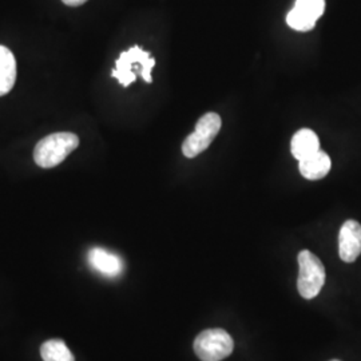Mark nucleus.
Instances as JSON below:
<instances>
[{"mask_svg":"<svg viewBox=\"0 0 361 361\" xmlns=\"http://www.w3.org/2000/svg\"><path fill=\"white\" fill-rule=\"evenodd\" d=\"M79 146V138L74 133H54L39 141L34 149V161L43 169H52L62 164Z\"/></svg>","mask_w":361,"mask_h":361,"instance_id":"f257e3e1","label":"nucleus"},{"mask_svg":"<svg viewBox=\"0 0 361 361\" xmlns=\"http://www.w3.org/2000/svg\"><path fill=\"white\" fill-rule=\"evenodd\" d=\"M142 66V75L145 82L152 83V70L155 66V59L150 55V52L143 51L140 46H134L128 51H123L119 58L116 59V68L111 73V77L116 78V80L123 86L128 87L135 79V68L134 66Z\"/></svg>","mask_w":361,"mask_h":361,"instance_id":"f03ea898","label":"nucleus"},{"mask_svg":"<svg viewBox=\"0 0 361 361\" xmlns=\"http://www.w3.org/2000/svg\"><path fill=\"white\" fill-rule=\"evenodd\" d=\"M324 284L325 268L323 262L310 250H301L298 253V293L305 300H312L322 292Z\"/></svg>","mask_w":361,"mask_h":361,"instance_id":"7ed1b4c3","label":"nucleus"},{"mask_svg":"<svg viewBox=\"0 0 361 361\" xmlns=\"http://www.w3.org/2000/svg\"><path fill=\"white\" fill-rule=\"evenodd\" d=\"M194 352L201 361H221L234 349L232 336L221 328L205 329L194 340Z\"/></svg>","mask_w":361,"mask_h":361,"instance_id":"20e7f679","label":"nucleus"},{"mask_svg":"<svg viewBox=\"0 0 361 361\" xmlns=\"http://www.w3.org/2000/svg\"><path fill=\"white\" fill-rule=\"evenodd\" d=\"M222 126L221 116L216 113H207L197 121L195 130L182 143V153L186 158H195L204 153L216 140Z\"/></svg>","mask_w":361,"mask_h":361,"instance_id":"39448f33","label":"nucleus"},{"mask_svg":"<svg viewBox=\"0 0 361 361\" xmlns=\"http://www.w3.org/2000/svg\"><path fill=\"white\" fill-rule=\"evenodd\" d=\"M325 11V0H296L286 16L288 26L300 32L313 30Z\"/></svg>","mask_w":361,"mask_h":361,"instance_id":"423d86ee","label":"nucleus"},{"mask_svg":"<svg viewBox=\"0 0 361 361\" xmlns=\"http://www.w3.org/2000/svg\"><path fill=\"white\" fill-rule=\"evenodd\" d=\"M338 255L344 262H355L361 255V225L355 219L343 224L338 233Z\"/></svg>","mask_w":361,"mask_h":361,"instance_id":"0eeeda50","label":"nucleus"},{"mask_svg":"<svg viewBox=\"0 0 361 361\" xmlns=\"http://www.w3.org/2000/svg\"><path fill=\"white\" fill-rule=\"evenodd\" d=\"M87 259L94 271H99L106 277H116L123 271V261L119 256L104 247H92L89 250Z\"/></svg>","mask_w":361,"mask_h":361,"instance_id":"6e6552de","label":"nucleus"},{"mask_svg":"<svg viewBox=\"0 0 361 361\" xmlns=\"http://www.w3.org/2000/svg\"><path fill=\"white\" fill-rule=\"evenodd\" d=\"M331 168H332L331 157L323 150H319L317 153L300 161V165H298L301 176L305 180H323L324 177H326L328 173L331 171Z\"/></svg>","mask_w":361,"mask_h":361,"instance_id":"1a4fd4ad","label":"nucleus"},{"mask_svg":"<svg viewBox=\"0 0 361 361\" xmlns=\"http://www.w3.org/2000/svg\"><path fill=\"white\" fill-rule=\"evenodd\" d=\"M320 149V140L317 134L310 129H301L297 131L290 142V152L297 161H302L312 154L317 153Z\"/></svg>","mask_w":361,"mask_h":361,"instance_id":"9d476101","label":"nucleus"},{"mask_svg":"<svg viewBox=\"0 0 361 361\" xmlns=\"http://www.w3.org/2000/svg\"><path fill=\"white\" fill-rule=\"evenodd\" d=\"M16 74V59L13 51L6 46H0V97L13 90Z\"/></svg>","mask_w":361,"mask_h":361,"instance_id":"9b49d317","label":"nucleus"},{"mask_svg":"<svg viewBox=\"0 0 361 361\" xmlns=\"http://www.w3.org/2000/svg\"><path fill=\"white\" fill-rule=\"evenodd\" d=\"M40 355L44 361H75L74 355L63 340H47L40 347Z\"/></svg>","mask_w":361,"mask_h":361,"instance_id":"f8f14e48","label":"nucleus"},{"mask_svg":"<svg viewBox=\"0 0 361 361\" xmlns=\"http://www.w3.org/2000/svg\"><path fill=\"white\" fill-rule=\"evenodd\" d=\"M65 3L66 6H70V7H78V6H82L85 4L87 0H62Z\"/></svg>","mask_w":361,"mask_h":361,"instance_id":"ddd939ff","label":"nucleus"},{"mask_svg":"<svg viewBox=\"0 0 361 361\" xmlns=\"http://www.w3.org/2000/svg\"><path fill=\"white\" fill-rule=\"evenodd\" d=\"M331 361H340V360H331Z\"/></svg>","mask_w":361,"mask_h":361,"instance_id":"4468645a","label":"nucleus"}]
</instances>
